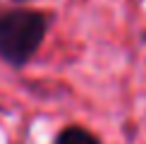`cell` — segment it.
<instances>
[{
    "label": "cell",
    "mask_w": 146,
    "mask_h": 144,
    "mask_svg": "<svg viewBox=\"0 0 146 144\" xmlns=\"http://www.w3.org/2000/svg\"><path fill=\"white\" fill-rule=\"evenodd\" d=\"M48 19L36 10H5L0 12V58L22 67L34 58L46 36Z\"/></svg>",
    "instance_id": "6da1fadb"
},
{
    "label": "cell",
    "mask_w": 146,
    "mask_h": 144,
    "mask_svg": "<svg viewBox=\"0 0 146 144\" xmlns=\"http://www.w3.org/2000/svg\"><path fill=\"white\" fill-rule=\"evenodd\" d=\"M55 144H101V142L96 139V135H91L89 130L72 125V127H65L55 137Z\"/></svg>",
    "instance_id": "7a4b0ae2"
}]
</instances>
